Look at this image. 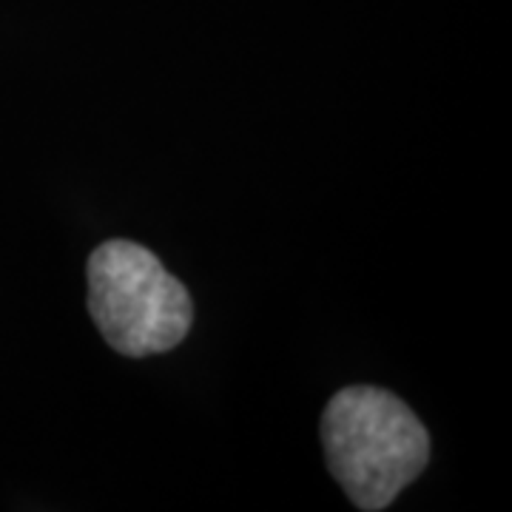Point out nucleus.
I'll return each instance as SVG.
<instances>
[{
    "label": "nucleus",
    "instance_id": "obj_2",
    "mask_svg": "<svg viewBox=\"0 0 512 512\" xmlns=\"http://www.w3.org/2000/svg\"><path fill=\"white\" fill-rule=\"evenodd\" d=\"M89 313L109 348L131 359L177 348L194 322L183 282L128 239H109L89 256Z\"/></svg>",
    "mask_w": 512,
    "mask_h": 512
},
{
    "label": "nucleus",
    "instance_id": "obj_1",
    "mask_svg": "<svg viewBox=\"0 0 512 512\" xmlns=\"http://www.w3.org/2000/svg\"><path fill=\"white\" fill-rule=\"evenodd\" d=\"M319 430L336 484L365 512L390 507L430 461L427 427L382 387L353 384L339 390Z\"/></svg>",
    "mask_w": 512,
    "mask_h": 512
}]
</instances>
